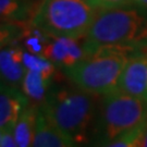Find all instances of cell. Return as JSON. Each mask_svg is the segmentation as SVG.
Segmentation results:
<instances>
[{
    "label": "cell",
    "mask_w": 147,
    "mask_h": 147,
    "mask_svg": "<svg viewBox=\"0 0 147 147\" xmlns=\"http://www.w3.org/2000/svg\"><path fill=\"white\" fill-rule=\"evenodd\" d=\"M147 42V16L143 10L129 7L98 9L85 36L88 55L99 49H142Z\"/></svg>",
    "instance_id": "1"
},
{
    "label": "cell",
    "mask_w": 147,
    "mask_h": 147,
    "mask_svg": "<svg viewBox=\"0 0 147 147\" xmlns=\"http://www.w3.org/2000/svg\"><path fill=\"white\" fill-rule=\"evenodd\" d=\"M97 95L79 87L50 88L39 108L48 120L78 146L88 142L89 126L97 109Z\"/></svg>",
    "instance_id": "2"
},
{
    "label": "cell",
    "mask_w": 147,
    "mask_h": 147,
    "mask_svg": "<svg viewBox=\"0 0 147 147\" xmlns=\"http://www.w3.org/2000/svg\"><path fill=\"white\" fill-rule=\"evenodd\" d=\"M129 53L118 48L99 49L63 71L76 87L97 96H105L118 88L130 57Z\"/></svg>",
    "instance_id": "3"
},
{
    "label": "cell",
    "mask_w": 147,
    "mask_h": 147,
    "mask_svg": "<svg viewBox=\"0 0 147 147\" xmlns=\"http://www.w3.org/2000/svg\"><path fill=\"white\" fill-rule=\"evenodd\" d=\"M97 10L87 0H44L32 23L51 36L84 38Z\"/></svg>",
    "instance_id": "4"
},
{
    "label": "cell",
    "mask_w": 147,
    "mask_h": 147,
    "mask_svg": "<svg viewBox=\"0 0 147 147\" xmlns=\"http://www.w3.org/2000/svg\"><path fill=\"white\" fill-rule=\"evenodd\" d=\"M146 120L147 101L115 89L104 96L100 106L102 143L116 138Z\"/></svg>",
    "instance_id": "5"
},
{
    "label": "cell",
    "mask_w": 147,
    "mask_h": 147,
    "mask_svg": "<svg viewBox=\"0 0 147 147\" xmlns=\"http://www.w3.org/2000/svg\"><path fill=\"white\" fill-rule=\"evenodd\" d=\"M45 58L62 70L73 67L88 56L84 38L50 36L49 42L42 55Z\"/></svg>",
    "instance_id": "6"
},
{
    "label": "cell",
    "mask_w": 147,
    "mask_h": 147,
    "mask_svg": "<svg viewBox=\"0 0 147 147\" xmlns=\"http://www.w3.org/2000/svg\"><path fill=\"white\" fill-rule=\"evenodd\" d=\"M118 89L147 101V53L131 55L119 80Z\"/></svg>",
    "instance_id": "7"
},
{
    "label": "cell",
    "mask_w": 147,
    "mask_h": 147,
    "mask_svg": "<svg viewBox=\"0 0 147 147\" xmlns=\"http://www.w3.org/2000/svg\"><path fill=\"white\" fill-rule=\"evenodd\" d=\"M26 71L27 69L24 64V49L20 42H13L1 47V82L16 88H21Z\"/></svg>",
    "instance_id": "8"
},
{
    "label": "cell",
    "mask_w": 147,
    "mask_h": 147,
    "mask_svg": "<svg viewBox=\"0 0 147 147\" xmlns=\"http://www.w3.org/2000/svg\"><path fill=\"white\" fill-rule=\"evenodd\" d=\"M30 104L21 88L1 82L0 90V130L14 129L22 111Z\"/></svg>",
    "instance_id": "9"
},
{
    "label": "cell",
    "mask_w": 147,
    "mask_h": 147,
    "mask_svg": "<svg viewBox=\"0 0 147 147\" xmlns=\"http://www.w3.org/2000/svg\"><path fill=\"white\" fill-rule=\"evenodd\" d=\"M32 147H76V145L53 125L40 108H38L36 130Z\"/></svg>",
    "instance_id": "10"
},
{
    "label": "cell",
    "mask_w": 147,
    "mask_h": 147,
    "mask_svg": "<svg viewBox=\"0 0 147 147\" xmlns=\"http://www.w3.org/2000/svg\"><path fill=\"white\" fill-rule=\"evenodd\" d=\"M51 81L53 78L37 71L27 70L22 82L21 89L31 105L39 108L44 104L50 90Z\"/></svg>",
    "instance_id": "11"
},
{
    "label": "cell",
    "mask_w": 147,
    "mask_h": 147,
    "mask_svg": "<svg viewBox=\"0 0 147 147\" xmlns=\"http://www.w3.org/2000/svg\"><path fill=\"white\" fill-rule=\"evenodd\" d=\"M37 112L38 107L31 104H28L22 111L13 129V135L18 147H32L36 130Z\"/></svg>",
    "instance_id": "12"
},
{
    "label": "cell",
    "mask_w": 147,
    "mask_h": 147,
    "mask_svg": "<svg viewBox=\"0 0 147 147\" xmlns=\"http://www.w3.org/2000/svg\"><path fill=\"white\" fill-rule=\"evenodd\" d=\"M32 5L27 0H0L1 23L25 24L32 21Z\"/></svg>",
    "instance_id": "13"
},
{
    "label": "cell",
    "mask_w": 147,
    "mask_h": 147,
    "mask_svg": "<svg viewBox=\"0 0 147 147\" xmlns=\"http://www.w3.org/2000/svg\"><path fill=\"white\" fill-rule=\"evenodd\" d=\"M147 130V120L130 131L122 133L116 138L105 142L100 147H140L141 138Z\"/></svg>",
    "instance_id": "14"
},
{
    "label": "cell",
    "mask_w": 147,
    "mask_h": 147,
    "mask_svg": "<svg viewBox=\"0 0 147 147\" xmlns=\"http://www.w3.org/2000/svg\"><path fill=\"white\" fill-rule=\"evenodd\" d=\"M24 64L27 70H33L47 75L49 78H53L56 73V65L50 60L45 58L44 56L34 55L24 50Z\"/></svg>",
    "instance_id": "15"
},
{
    "label": "cell",
    "mask_w": 147,
    "mask_h": 147,
    "mask_svg": "<svg viewBox=\"0 0 147 147\" xmlns=\"http://www.w3.org/2000/svg\"><path fill=\"white\" fill-rule=\"evenodd\" d=\"M96 9H113L132 5V0H87Z\"/></svg>",
    "instance_id": "16"
},
{
    "label": "cell",
    "mask_w": 147,
    "mask_h": 147,
    "mask_svg": "<svg viewBox=\"0 0 147 147\" xmlns=\"http://www.w3.org/2000/svg\"><path fill=\"white\" fill-rule=\"evenodd\" d=\"M0 147H18L13 135V129L0 130Z\"/></svg>",
    "instance_id": "17"
},
{
    "label": "cell",
    "mask_w": 147,
    "mask_h": 147,
    "mask_svg": "<svg viewBox=\"0 0 147 147\" xmlns=\"http://www.w3.org/2000/svg\"><path fill=\"white\" fill-rule=\"evenodd\" d=\"M132 5L140 10H147V0H132Z\"/></svg>",
    "instance_id": "18"
},
{
    "label": "cell",
    "mask_w": 147,
    "mask_h": 147,
    "mask_svg": "<svg viewBox=\"0 0 147 147\" xmlns=\"http://www.w3.org/2000/svg\"><path fill=\"white\" fill-rule=\"evenodd\" d=\"M140 147H147V130L144 133V135L141 138V143H140Z\"/></svg>",
    "instance_id": "19"
},
{
    "label": "cell",
    "mask_w": 147,
    "mask_h": 147,
    "mask_svg": "<svg viewBox=\"0 0 147 147\" xmlns=\"http://www.w3.org/2000/svg\"><path fill=\"white\" fill-rule=\"evenodd\" d=\"M141 50H142L143 53H147V42L145 44V45H144V46H143V48L141 49Z\"/></svg>",
    "instance_id": "20"
}]
</instances>
